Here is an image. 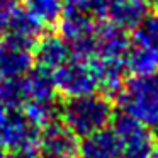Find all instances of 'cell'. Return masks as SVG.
Here are the masks:
<instances>
[{"instance_id":"cell-20","label":"cell","mask_w":158,"mask_h":158,"mask_svg":"<svg viewBox=\"0 0 158 158\" xmlns=\"http://www.w3.org/2000/svg\"><path fill=\"white\" fill-rule=\"evenodd\" d=\"M38 158H73V156H63V155H48V153H39Z\"/></svg>"},{"instance_id":"cell-3","label":"cell","mask_w":158,"mask_h":158,"mask_svg":"<svg viewBox=\"0 0 158 158\" xmlns=\"http://www.w3.org/2000/svg\"><path fill=\"white\" fill-rule=\"evenodd\" d=\"M53 82H55L56 94L75 99L95 94L100 89L99 75L94 68L92 61L85 58L73 56L72 60L53 72Z\"/></svg>"},{"instance_id":"cell-1","label":"cell","mask_w":158,"mask_h":158,"mask_svg":"<svg viewBox=\"0 0 158 158\" xmlns=\"http://www.w3.org/2000/svg\"><path fill=\"white\" fill-rule=\"evenodd\" d=\"M61 123L77 138H87L99 131L109 129L114 121V107L106 94H90L66 99L60 107Z\"/></svg>"},{"instance_id":"cell-19","label":"cell","mask_w":158,"mask_h":158,"mask_svg":"<svg viewBox=\"0 0 158 158\" xmlns=\"http://www.w3.org/2000/svg\"><path fill=\"white\" fill-rule=\"evenodd\" d=\"M9 112H10V107H9L4 100L0 99V127L4 126V123H5V119H7Z\"/></svg>"},{"instance_id":"cell-8","label":"cell","mask_w":158,"mask_h":158,"mask_svg":"<svg viewBox=\"0 0 158 158\" xmlns=\"http://www.w3.org/2000/svg\"><path fill=\"white\" fill-rule=\"evenodd\" d=\"M148 15V4L144 0H109L106 10L107 22L126 32L134 31Z\"/></svg>"},{"instance_id":"cell-15","label":"cell","mask_w":158,"mask_h":158,"mask_svg":"<svg viewBox=\"0 0 158 158\" xmlns=\"http://www.w3.org/2000/svg\"><path fill=\"white\" fill-rule=\"evenodd\" d=\"M0 99L4 100L10 109H22L27 102L24 75L0 80Z\"/></svg>"},{"instance_id":"cell-21","label":"cell","mask_w":158,"mask_h":158,"mask_svg":"<svg viewBox=\"0 0 158 158\" xmlns=\"http://www.w3.org/2000/svg\"><path fill=\"white\" fill-rule=\"evenodd\" d=\"M0 158H5V148L0 144Z\"/></svg>"},{"instance_id":"cell-10","label":"cell","mask_w":158,"mask_h":158,"mask_svg":"<svg viewBox=\"0 0 158 158\" xmlns=\"http://www.w3.org/2000/svg\"><path fill=\"white\" fill-rule=\"evenodd\" d=\"M43 29L44 27L36 19H32L26 10L17 7L9 14L5 36H7V39L17 43V44L32 49L34 44L38 43V39L43 36Z\"/></svg>"},{"instance_id":"cell-4","label":"cell","mask_w":158,"mask_h":158,"mask_svg":"<svg viewBox=\"0 0 158 158\" xmlns=\"http://www.w3.org/2000/svg\"><path fill=\"white\" fill-rule=\"evenodd\" d=\"M112 131L119 141L123 158H151L156 146L153 129L123 112L114 117Z\"/></svg>"},{"instance_id":"cell-13","label":"cell","mask_w":158,"mask_h":158,"mask_svg":"<svg viewBox=\"0 0 158 158\" xmlns=\"http://www.w3.org/2000/svg\"><path fill=\"white\" fill-rule=\"evenodd\" d=\"M126 70L134 77H143L158 72V51L131 39L126 55Z\"/></svg>"},{"instance_id":"cell-16","label":"cell","mask_w":158,"mask_h":158,"mask_svg":"<svg viewBox=\"0 0 158 158\" xmlns=\"http://www.w3.org/2000/svg\"><path fill=\"white\" fill-rule=\"evenodd\" d=\"M133 41L158 51V15H148L136 29Z\"/></svg>"},{"instance_id":"cell-11","label":"cell","mask_w":158,"mask_h":158,"mask_svg":"<svg viewBox=\"0 0 158 158\" xmlns=\"http://www.w3.org/2000/svg\"><path fill=\"white\" fill-rule=\"evenodd\" d=\"M78 155L80 158H123L119 141L112 129H104L82 138Z\"/></svg>"},{"instance_id":"cell-23","label":"cell","mask_w":158,"mask_h":158,"mask_svg":"<svg viewBox=\"0 0 158 158\" xmlns=\"http://www.w3.org/2000/svg\"><path fill=\"white\" fill-rule=\"evenodd\" d=\"M146 4H158V0H144Z\"/></svg>"},{"instance_id":"cell-18","label":"cell","mask_w":158,"mask_h":158,"mask_svg":"<svg viewBox=\"0 0 158 158\" xmlns=\"http://www.w3.org/2000/svg\"><path fill=\"white\" fill-rule=\"evenodd\" d=\"M5 158H38L34 151H10L5 155Z\"/></svg>"},{"instance_id":"cell-7","label":"cell","mask_w":158,"mask_h":158,"mask_svg":"<svg viewBox=\"0 0 158 158\" xmlns=\"http://www.w3.org/2000/svg\"><path fill=\"white\" fill-rule=\"evenodd\" d=\"M78 138L61 121L48 124L39 133V153L63 155V156L75 158V155H78Z\"/></svg>"},{"instance_id":"cell-9","label":"cell","mask_w":158,"mask_h":158,"mask_svg":"<svg viewBox=\"0 0 158 158\" xmlns=\"http://www.w3.org/2000/svg\"><path fill=\"white\" fill-rule=\"evenodd\" d=\"M32 49L5 38L0 41V80L22 77L32 68Z\"/></svg>"},{"instance_id":"cell-17","label":"cell","mask_w":158,"mask_h":158,"mask_svg":"<svg viewBox=\"0 0 158 158\" xmlns=\"http://www.w3.org/2000/svg\"><path fill=\"white\" fill-rule=\"evenodd\" d=\"M19 2H21V0H0V10L10 14L12 10H15V9H17Z\"/></svg>"},{"instance_id":"cell-6","label":"cell","mask_w":158,"mask_h":158,"mask_svg":"<svg viewBox=\"0 0 158 158\" xmlns=\"http://www.w3.org/2000/svg\"><path fill=\"white\" fill-rule=\"evenodd\" d=\"M32 58L36 66L53 73L73 58V49L61 34H46L38 39L32 48Z\"/></svg>"},{"instance_id":"cell-22","label":"cell","mask_w":158,"mask_h":158,"mask_svg":"<svg viewBox=\"0 0 158 158\" xmlns=\"http://www.w3.org/2000/svg\"><path fill=\"white\" fill-rule=\"evenodd\" d=\"M151 158H158V144L155 146V150H153V155H151Z\"/></svg>"},{"instance_id":"cell-5","label":"cell","mask_w":158,"mask_h":158,"mask_svg":"<svg viewBox=\"0 0 158 158\" xmlns=\"http://www.w3.org/2000/svg\"><path fill=\"white\" fill-rule=\"evenodd\" d=\"M39 133L41 129L36 127L21 109H10L4 126L0 127V144L10 151H32L38 148Z\"/></svg>"},{"instance_id":"cell-14","label":"cell","mask_w":158,"mask_h":158,"mask_svg":"<svg viewBox=\"0 0 158 158\" xmlns=\"http://www.w3.org/2000/svg\"><path fill=\"white\" fill-rule=\"evenodd\" d=\"M22 10H26L43 27L60 24L65 12V0H21Z\"/></svg>"},{"instance_id":"cell-12","label":"cell","mask_w":158,"mask_h":158,"mask_svg":"<svg viewBox=\"0 0 158 158\" xmlns=\"http://www.w3.org/2000/svg\"><path fill=\"white\" fill-rule=\"evenodd\" d=\"M27 102H53L56 100V89L53 82V73L39 68H31L24 75Z\"/></svg>"},{"instance_id":"cell-2","label":"cell","mask_w":158,"mask_h":158,"mask_svg":"<svg viewBox=\"0 0 158 158\" xmlns=\"http://www.w3.org/2000/svg\"><path fill=\"white\" fill-rule=\"evenodd\" d=\"M119 102L124 114L158 129V72L129 78L119 92Z\"/></svg>"}]
</instances>
